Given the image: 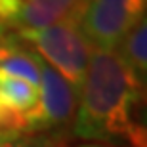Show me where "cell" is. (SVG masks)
<instances>
[{
  "label": "cell",
  "instance_id": "obj_11",
  "mask_svg": "<svg viewBox=\"0 0 147 147\" xmlns=\"http://www.w3.org/2000/svg\"><path fill=\"white\" fill-rule=\"evenodd\" d=\"M16 36H13V33H6L0 36V61L4 59V55L10 52L13 46H16Z\"/></svg>",
  "mask_w": 147,
  "mask_h": 147
},
{
  "label": "cell",
  "instance_id": "obj_14",
  "mask_svg": "<svg viewBox=\"0 0 147 147\" xmlns=\"http://www.w3.org/2000/svg\"><path fill=\"white\" fill-rule=\"evenodd\" d=\"M61 147H65V145H61Z\"/></svg>",
  "mask_w": 147,
  "mask_h": 147
},
{
  "label": "cell",
  "instance_id": "obj_5",
  "mask_svg": "<svg viewBox=\"0 0 147 147\" xmlns=\"http://www.w3.org/2000/svg\"><path fill=\"white\" fill-rule=\"evenodd\" d=\"M86 0H21L13 31H38L54 25H78Z\"/></svg>",
  "mask_w": 147,
  "mask_h": 147
},
{
  "label": "cell",
  "instance_id": "obj_10",
  "mask_svg": "<svg viewBox=\"0 0 147 147\" xmlns=\"http://www.w3.org/2000/svg\"><path fill=\"white\" fill-rule=\"evenodd\" d=\"M21 0H0V36L13 31Z\"/></svg>",
  "mask_w": 147,
  "mask_h": 147
},
{
  "label": "cell",
  "instance_id": "obj_2",
  "mask_svg": "<svg viewBox=\"0 0 147 147\" xmlns=\"http://www.w3.org/2000/svg\"><path fill=\"white\" fill-rule=\"evenodd\" d=\"M13 34L25 48L33 46L34 54L63 76L78 96L94 54V46L80 33L78 25L61 23L38 31H13Z\"/></svg>",
  "mask_w": 147,
  "mask_h": 147
},
{
  "label": "cell",
  "instance_id": "obj_3",
  "mask_svg": "<svg viewBox=\"0 0 147 147\" xmlns=\"http://www.w3.org/2000/svg\"><path fill=\"white\" fill-rule=\"evenodd\" d=\"M147 0H86L78 21L94 50L115 52L119 42L145 17Z\"/></svg>",
  "mask_w": 147,
  "mask_h": 147
},
{
  "label": "cell",
  "instance_id": "obj_9",
  "mask_svg": "<svg viewBox=\"0 0 147 147\" xmlns=\"http://www.w3.org/2000/svg\"><path fill=\"white\" fill-rule=\"evenodd\" d=\"M63 136L59 132H38V134H21L16 140L0 143V147H61Z\"/></svg>",
  "mask_w": 147,
  "mask_h": 147
},
{
  "label": "cell",
  "instance_id": "obj_1",
  "mask_svg": "<svg viewBox=\"0 0 147 147\" xmlns=\"http://www.w3.org/2000/svg\"><path fill=\"white\" fill-rule=\"evenodd\" d=\"M143 84L117 52L94 50L78 92L73 134L88 142H126L145 147V128L136 122Z\"/></svg>",
  "mask_w": 147,
  "mask_h": 147
},
{
  "label": "cell",
  "instance_id": "obj_7",
  "mask_svg": "<svg viewBox=\"0 0 147 147\" xmlns=\"http://www.w3.org/2000/svg\"><path fill=\"white\" fill-rule=\"evenodd\" d=\"M115 52L134 71V75L145 84V76H147V23H145V17L120 40Z\"/></svg>",
  "mask_w": 147,
  "mask_h": 147
},
{
  "label": "cell",
  "instance_id": "obj_12",
  "mask_svg": "<svg viewBox=\"0 0 147 147\" xmlns=\"http://www.w3.org/2000/svg\"><path fill=\"white\" fill-rule=\"evenodd\" d=\"M17 136H21V134H16V132H11L10 128H6V124L2 122V119H0V143L11 142V140H16Z\"/></svg>",
  "mask_w": 147,
  "mask_h": 147
},
{
  "label": "cell",
  "instance_id": "obj_6",
  "mask_svg": "<svg viewBox=\"0 0 147 147\" xmlns=\"http://www.w3.org/2000/svg\"><path fill=\"white\" fill-rule=\"evenodd\" d=\"M38 101V88L0 73V119L16 134H23L21 117Z\"/></svg>",
  "mask_w": 147,
  "mask_h": 147
},
{
  "label": "cell",
  "instance_id": "obj_4",
  "mask_svg": "<svg viewBox=\"0 0 147 147\" xmlns=\"http://www.w3.org/2000/svg\"><path fill=\"white\" fill-rule=\"evenodd\" d=\"M38 65V101L31 111L21 117L23 134L38 132H59V128L69 126L75 119L78 96L69 86V82L52 69L40 55L34 54Z\"/></svg>",
  "mask_w": 147,
  "mask_h": 147
},
{
  "label": "cell",
  "instance_id": "obj_8",
  "mask_svg": "<svg viewBox=\"0 0 147 147\" xmlns=\"http://www.w3.org/2000/svg\"><path fill=\"white\" fill-rule=\"evenodd\" d=\"M16 40H17V36H16ZM0 73L6 75V76L21 78V80L29 82V84H33L36 88H38V82H40L38 65H36V59H34V52L25 48L19 40L4 55V59L0 61Z\"/></svg>",
  "mask_w": 147,
  "mask_h": 147
},
{
  "label": "cell",
  "instance_id": "obj_13",
  "mask_svg": "<svg viewBox=\"0 0 147 147\" xmlns=\"http://www.w3.org/2000/svg\"><path fill=\"white\" fill-rule=\"evenodd\" d=\"M78 147H111V145H105V143H82Z\"/></svg>",
  "mask_w": 147,
  "mask_h": 147
}]
</instances>
